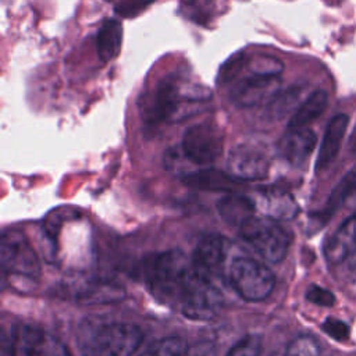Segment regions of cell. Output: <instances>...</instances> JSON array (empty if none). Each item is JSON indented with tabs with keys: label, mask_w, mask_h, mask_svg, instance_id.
<instances>
[{
	"label": "cell",
	"mask_w": 356,
	"mask_h": 356,
	"mask_svg": "<svg viewBox=\"0 0 356 356\" xmlns=\"http://www.w3.org/2000/svg\"><path fill=\"white\" fill-rule=\"evenodd\" d=\"M270 161L264 150L254 143H239L227 159L228 172L238 181H259L267 177Z\"/></svg>",
	"instance_id": "11"
},
{
	"label": "cell",
	"mask_w": 356,
	"mask_h": 356,
	"mask_svg": "<svg viewBox=\"0 0 356 356\" xmlns=\"http://www.w3.org/2000/svg\"><path fill=\"white\" fill-rule=\"evenodd\" d=\"M121 44H122L121 22L114 18L104 19L96 36V49H97L99 58L104 63L114 60L121 51Z\"/></svg>",
	"instance_id": "18"
},
{
	"label": "cell",
	"mask_w": 356,
	"mask_h": 356,
	"mask_svg": "<svg viewBox=\"0 0 356 356\" xmlns=\"http://www.w3.org/2000/svg\"><path fill=\"white\" fill-rule=\"evenodd\" d=\"M228 281L234 291L246 302H261L267 299L275 286L273 271L263 263L248 256H239L231 261Z\"/></svg>",
	"instance_id": "6"
},
{
	"label": "cell",
	"mask_w": 356,
	"mask_h": 356,
	"mask_svg": "<svg viewBox=\"0 0 356 356\" xmlns=\"http://www.w3.org/2000/svg\"><path fill=\"white\" fill-rule=\"evenodd\" d=\"M0 266L3 274L36 278L42 266L29 239L18 229H7L0 238Z\"/></svg>",
	"instance_id": "8"
},
{
	"label": "cell",
	"mask_w": 356,
	"mask_h": 356,
	"mask_svg": "<svg viewBox=\"0 0 356 356\" xmlns=\"http://www.w3.org/2000/svg\"><path fill=\"white\" fill-rule=\"evenodd\" d=\"M306 299L313 303V305H317V306H321V307H331L335 305V296L331 291L320 286V285H316V284H312L307 291H306Z\"/></svg>",
	"instance_id": "30"
},
{
	"label": "cell",
	"mask_w": 356,
	"mask_h": 356,
	"mask_svg": "<svg viewBox=\"0 0 356 356\" xmlns=\"http://www.w3.org/2000/svg\"><path fill=\"white\" fill-rule=\"evenodd\" d=\"M281 90L280 76H260L249 74L238 78L229 89V99L238 107L267 104Z\"/></svg>",
	"instance_id": "10"
},
{
	"label": "cell",
	"mask_w": 356,
	"mask_h": 356,
	"mask_svg": "<svg viewBox=\"0 0 356 356\" xmlns=\"http://www.w3.org/2000/svg\"><path fill=\"white\" fill-rule=\"evenodd\" d=\"M246 70L253 75L280 76L284 71V64L273 56H252L248 58Z\"/></svg>",
	"instance_id": "24"
},
{
	"label": "cell",
	"mask_w": 356,
	"mask_h": 356,
	"mask_svg": "<svg viewBox=\"0 0 356 356\" xmlns=\"http://www.w3.org/2000/svg\"><path fill=\"white\" fill-rule=\"evenodd\" d=\"M320 345L312 335H299L289 342L285 356H320Z\"/></svg>",
	"instance_id": "26"
},
{
	"label": "cell",
	"mask_w": 356,
	"mask_h": 356,
	"mask_svg": "<svg viewBox=\"0 0 356 356\" xmlns=\"http://www.w3.org/2000/svg\"><path fill=\"white\" fill-rule=\"evenodd\" d=\"M154 0H114V10L118 15L131 18L147 8Z\"/></svg>",
	"instance_id": "29"
},
{
	"label": "cell",
	"mask_w": 356,
	"mask_h": 356,
	"mask_svg": "<svg viewBox=\"0 0 356 356\" xmlns=\"http://www.w3.org/2000/svg\"><path fill=\"white\" fill-rule=\"evenodd\" d=\"M217 210L228 224L241 227L245 221L253 217L254 203L243 195L229 192L218 200Z\"/></svg>",
	"instance_id": "20"
},
{
	"label": "cell",
	"mask_w": 356,
	"mask_h": 356,
	"mask_svg": "<svg viewBox=\"0 0 356 356\" xmlns=\"http://www.w3.org/2000/svg\"><path fill=\"white\" fill-rule=\"evenodd\" d=\"M356 250V214L343 221L324 246V256L330 264L345 261Z\"/></svg>",
	"instance_id": "15"
},
{
	"label": "cell",
	"mask_w": 356,
	"mask_h": 356,
	"mask_svg": "<svg viewBox=\"0 0 356 356\" xmlns=\"http://www.w3.org/2000/svg\"><path fill=\"white\" fill-rule=\"evenodd\" d=\"M248 56L245 54H235L231 57L220 70L218 72V83H229L235 79H238L239 74L242 72L243 68H246L248 63Z\"/></svg>",
	"instance_id": "28"
},
{
	"label": "cell",
	"mask_w": 356,
	"mask_h": 356,
	"mask_svg": "<svg viewBox=\"0 0 356 356\" xmlns=\"http://www.w3.org/2000/svg\"><path fill=\"white\" fill-rule=\"evenodd\" d=\"M191 270V259L181 250H165L150 254L143 263V275L152 295L167 305L181 303Z\"/></svg>",
	"instance_id": "3"
},
{
	"label": "cell",
	"mask_w": 356,
	"mask_h": 356,
	"mask_svg": "<svg viewBox=\"0 0 356 356\" xmlns=\"http://www.w3.org/2000/svg\"><path fill=\"white\" fill-rule=\"evenodd\" d=\"M3 356H72L67 345L56 335L29 324L13 328L3 335Z\"/></svg>",
	"instance_id": "7"
},
{
	"label": "cell",
	"mask_w": 356,
	"mask_h": 356,
	"mask_svg": "<svg viewBox=\"0 0 356 356\" xmlns=\"http://www.w3.org/2000/svg\"><path fill=\"white\" fill-rule=\"evenodd\" d=\"M139 356H152V353H150V350H149V348L142 353V355H139Z\"/></svg>",
	"instance_id": "35"
},
{
	"label": "cell",
	"mask_w": 356,
	"mask_h": 356,
	"mask_svg": "<svg viewBox=\"0 0 356 356\" xmlns=\"http://www.w3.org/2000/svg\"><path fill=\"white\" fill-rule=\"evenodd\" d=\"M181 147L195 165H209L224 150V134L211 122L193 124L185 131Z\"/></svg>",
	"instance_id": "9"
},
{
	"label": "cell",
	"mask_w": 356,
	"mask_h": 356,
	"mask_svg": "<svg viewBox=\"0 0 356 356\" xmlns=\"http://www.w3.org/2000/svg\"><path fill=\"white\" fill-rule=\"evenodd\" d=\"M241 238L250 245L266 261L280 263L285 259L289 245V232L268 217H250L239 227Z\"/></svg>",
	"instance_id": "5"
},
{
	"label": "cell",
	"mask_w": 356,
	"mask_h": 356,
	"mask_svg": "<svg viewBox=\"0 0 356 356\" xmlns=\"http://www.w3.org/2000/svg\"><path fill=\"white\" fill-rule=\"evenodd\" d=\"M345 261H346L348 270H350L352 273H356V250Z\"/></svg>",
	"instance_id": "33"
},
{
	"label": "cell",
	"mask_w": 356,
	"mask_h": 356,
	"mask_svg": "<svg viewBox=\"0 0 356 356\" xmlns=\"http://www.w3.org/2000/svg\"><path fill=\"white\" fill-rule=\"evenodd\" d=\"M152 356H191L189 346L179 337H167L149 346Z\"/></svg>",
	"instance_id": "25"
},
{
	"label": "cell",
	"mask_w": 356,
	"mask_h": 356,
	"mask_svg": "<svg viewBox=\"0 0 356 356\" xmlns=\"http://www.w3.org/2000/svg\"><path fill=\"white\" fill-rule=\"evenodd\" d=\"M227 257V241L217 234L203 235L191 257V263L214 280L220 275Z\"/></svg>",
	"instance_id": "12"
},
{
	"label": "cell",
	"mask_w": 356,
	"mask_h": 356,
	"mask_svg": "<svg viewBox=\"0 0 356 356\" xmlns=\"http://www.w3.org/2000/svg\"><path fill=\"white\" fill-rule=\"evenodd\" d=\"M328 104V95L323 89L313 90L296 108V111L291 115L288 128H303L307 127L312 121H314L317 117H320Z\"/></svg>",
	"instance_id": "21"
},
{
	"label": "cell",
	"mask_w": 356,
	"mask_h": 356,
	"mask_svg": "<svg viewBox=\"0 0 356 356\" xmlns=\"http://www.w3.org/2000/svg\"><path fill=\"white\" fill-rule=\"evenodd\" d=\"M182 181L197 189H209V191H221V192H232L236 186V178H234L229 172H222L213 168L195 170L191 174L185 175Z\"/></svg>",
	"instance_id": "19"
},
{
	"label": "cell",
	"mask_w": 356,
	"mask_h": 356,
	"mask_svg": "<svg viewBox=\"0 0 356 356\" xmlns=\"http://www.w3.org/2000/svg\"><path fill=\"white\" fill-rule=\"evenodd\" d=\"M217 10V0H181L179 13L197 25L211 22Z\"/></svg>",
	"instance_id": "23"
},
{
	"label": "cell",
	"mask_w": 356,
	"mask_h": 356,
	"mask_svg": "<svg viewBox=\"0 0 356 356\" xmlns=\"http://www.w3.org/2000/svg\"><path fill=\"white\" fill-rule=\"evenodd\" d=\"M348 124H349V117L346 114H337L328 121L320 149H318L316 171H324L335 160L341 149V143L345 136Z\"/></svg>",
	"instance_id": "14"
},
{
	"label": "cell",
	"mask_w": 356,
	"mask_h": 356,
	"mask_svg": "<svg viewBox=\"0 0 356 356\" xmlns=\"http://www.w3.org/2000/svg\"><path fill=\"white\" fill-rule=\"evenodd\" d=\"M211 97L206 88L185 81L179 74H168L163 76L149 100L142 108V118L147 128L156 129L171 121L181 118L185 104L206 102Z\"/></svg>",
	"instance_id": "1"
},
{
	"label": "cell",
	"mask_w": 356,
	"mask_h": 356,
	"mask_svg": "<svg viewBox=\"0 0 356 356\" xmlns=\"http://www.w3.org/2000/svg\"><path fill=\"white\" fill-rule=\"evenodd\" d=\"M345 204L356 209V179H355V177H352L350 184L348 186V191L345 195Z\"/></svg>",
	"instance_id": "32"
},
{
	"label": "cell",
	"mask_w": 356,
	"mask_h": 356,
	"mask_svg": "<svg viewBox=\"0 0 356 356\" xmlns=\"http://www.w3.org/2000/svg\"><path fill=\"white\" fill-rule=\"evenodd\" d=\"M350 152H352V154L356 157V129H355V132H353V135H352V139H350Z\"/></svg>",
	"instance_id": "34"
},
{
	"label": "cell",
	"mask_w": 356,
	"mask_h": 356,
	"mask_svg": "<svg viewBox=\"0 0 356 356\" xmlns=\"http://www.w3.org/2000/svg\"><path fill=\"white\" fill-rule=\"evenodd\" d=\"M261 350V338L257 334H248L241 338L225 356H259Z\"/></svg>",
	"instance_id": "27"
},
{
	"label": "cell",
	"mask_w": 356,
	"mask_h": 356,
	"mask_svg": "<svg viewBox=\"0 0 356 356\" xmlns=\"http://www.w3.org/2000/svg\"><path fill=\"white\" fill-rule=\"evenodd\" d=\"M78 338L85 356H132L143 332L135 324L89 317L81 323Z\"/></svg>",
	"instance_id": "2"
},
{
	"label": "cell",
	"mask_w": 356,
	"mask_h": 356,
	"mask_svg": "<svg viewBox=\"0 0 356 356\" xmlns=\"http://www.w3.org/2000/svg\"><path fill=\"white\" fill-rule=\"evenodd\" d=\"M323 331L330 335L331 338H334L335 341H343L349 337V327L346 323H343L342 320L338 318H327L323 325H321Z\"/></svg>",
	"instance_id": "31"
},
{
	"label": "cell",
	"mask_w": 356,
	"mask_h": 356,
	"mask_svg": "<svg viewBox=\"0 0 356 356\" xmlns=\"http://www.w3.org/2000/svg\"><path fill=\"white\" fill-rule=\"evenodd\" d=\"M305 93V86H291L285 90H280L267 104L266 115L271 120H281L289 113H295L296 108L302 104L300 99Z\"/></svg>",
	"instance_id": "22"
},
{
	"label": "cell",
	"mask_w": 356,
	"mask_h": 356,
	"mask_svg": "<svg viewBox=\"0 0 356 356\" xmlns=\"http://www.w3.org/2000/svg\"><path fill=\"white\" fill-rule=\"evenodd\" d=\"M316 140V134L307 127L293 129L288 128L278 140V153L285 161L295 167H299L313 153Z\"/></svg>",
	"instance_id": "13"
},
{
	"label": "cell",
	"mask_w": 356,
	"mask_h": 356,
	"mask_svg": "<svg viewBox=\"0 0 356 356\" xmlns=\"http://www.w3.org/2000/svg\"><path fill=\"white\" fill-rule=\"evenodd\" d=\"M75 298L82 305H103L120 302L125 298V289L110 280H93L81 285Z\"/></svg>",
	"instance_id": "17"
},
{
	"label": "cell",
	"mask_w": 356,
	"mask_h": 356,
	"mask_svg": "<svg viewBox=\"0 0 356 356\" xmlns=\"http://www.w3.org/2000/svg\"><path fill=\"white\" fill-rule=\"evenodd\" d=\"M256 206L264 217L277 221L292 220L299 213V206L293 196L281 189L264 191L259 196Z\"/></svg>",
	"instance_id": "16"
},
{
	"label": "cell",
	"mask_w": 356,
	"mask_h": 356,
	"mask_svg": "<svg viewBox=\"0 0 356 356\" xmlns=\"http://www.w3.org/2000/svg\"><path fill=\"white\" fill-rule=\"evenodd\" d=\"M222 305L224 296L216 280L191 263L179 303L182 314L192 320H211L221 310Z\"/></svg>",
	"instance_id": "4"
}]
</instances>
